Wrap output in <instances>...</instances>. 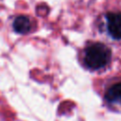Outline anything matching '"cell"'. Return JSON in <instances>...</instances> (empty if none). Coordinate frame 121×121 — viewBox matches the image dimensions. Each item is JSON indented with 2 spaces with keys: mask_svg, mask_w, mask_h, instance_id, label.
Segmentation results:
<instances>
[{
  "mask_svg": "<svg viewBox=\"0 0 121 121\" xmlns=\"http://www.w3.org/2000/svg\"><path fill=\"white\" fill-rule=\"evenodd\" d=\"M107 28L110 35L115 39H121V13L109 12L107 14Z\"/></svg>",
  "mask_w": 121,
  "mask_h": 121,
  "instance_id": "obj_2",
  "label": "cell"
},
{
  "mask_svg": "<svg viewBox=\"0 0 121 121\" xmlns=\"http://www.w3.org/2000/svg\"><path fill=\"white\" fill-rule=\"evenodd\" d=\"M105 98L111 103L121 104V83H116L108 89Z\"/></svg>",
  "mask_w": 121,
  "mask_h": 121,
  "instance_id": "obj_4",
  "label": "cell"
},
{
  "mask_svg": "<svg viewBox=\"0 0 121 121\" xmlns=\"http://www.w3.org/2000/svg\"><path fill=\"white\" fill-rule=\"evenodd\" d=\"M12 27L15 32L19 34H26L30 31L31 28V23L28 17L25 15H20L15 18L12 24Z\"/></svg>",
  "mask_w": 121,
  "mask_h": 121,
  "instance_id": "obj_3",
  "label": "cell"
},
{
  "mask_svg": "<svg viewBox=\"0 0 121 121\" xmlns=\"http://www.w3.org/2000/svg\"><path fill=\"white\" fill-rule=\"evenodd\" d=\"M111 49L100 43H93L89 45L84 54L85 64L91 69H99L105 66L111 60Z\"/></svg>",
  "mask_w": 121,
  "mask_h": 121,
  "instance_id": "obj_1",
  "label": "cell"
}]
</instances>
